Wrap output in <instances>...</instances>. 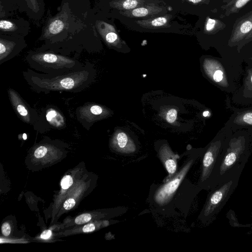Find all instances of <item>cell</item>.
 I'll return each mask as SVG.
<instances>
[{
  "label": "cell",
  "mask_w": 252,
  "mask_h": 252,
  "mask_svg": "<svg viewBox=\"0 0 252 252\" xmlns=\"http://www.w3.org/2000/svg\"><path fill=\"white\" fill-rule=\"evenodd\" d=\"M94 14L90 0H62L54 15L48 10L38 38L43 44L36 49L67 56L97 51L100 39Z\"/></svg>",
  "instance_id": "obj_1"
},
{
  "label": "cell",
  "mask_w": 252,
  "mask_h": 252,
  "mask_svg": "<svg viewBox=\"0 0 252 252\" xmlns=\"http://www.w3.org/2000/svg\"><path fill=\"white\" fill-rule=\"evenodd\" d=\"M252 152V128L233 131L214 166L209 189L231 177L241 176Z\"/></svg>",
  "instance_id": "obj_2"
},
{
  "label": "cell",
  "mask_w": 252,
  "mask_h": 252,
  "mask_svg": "<svg viewBox=\"0 0 252 252\" xmlns=\"http://www.w3.org/2000/svg\"><path fill=\"white\" fill-rule=\"evenodd\" d=\"M28 85L38 93L65 91L78 93L87 89L94 81L95 69L87 62L82 67L61 74H46L28 68L23 72Z\"/></svg>",
  "instance_id": "obj_3"
},
{
  "label": "cell",
  "mask_w": 252,
  "mask_h": 252,
  "mask_svg": "<svg viewBox=\"0 0 252 252\" xmlns=\"http://www.w3.org/2000/svg\"><path fill=\"white\" fill-rule=\"evenodd\" d=\"M202 66L207 78L221 91L233 94L238 88L242 67L232 66L222 58L217 57L205 58Z\"/></svg>",
  "instance_id": "obj_4"
},
{
  "label": "cell",
  "mask_w": 252,
  "mask_h": 252,
  "mask_svg": "<svg viewBox=\"0 0 252 252\" xmlns=\"http://www.w3.org/2000/svg\"><path fill=\"white\" fill-rule=\"evenodd\" d=\"M26 59L32 69L46 74H61L84 65L75 58L50 51L37 49L28 52Z\"/></svg>",
  "instance_id": "obj_5"
},
{
  "label": "cell",
  "mask_w": 252,
  "mask_h": 252,
  "mask_svg": "<svg viewBox=\"0 0 252 252\" xmlns=\"http://www.w3.org/2000/svg\"><path fill=\"white\" fill-rule=\"evenodd\" d=\"M233 132L229 126L224 125L206 147L202 158L201 175L198 183L201 189H209L214 166Z\"/></svg>",
  "instance_id": "obj_6"
},
{
  "label": "cell",
  "mask_w": 252,
  "mask_h": 252,
  "mask_svg": "<svg viewBox=\"0 0 252 252\" xmlns=\"http://www.w3.org/2000/svg\"><path fill=\"white\" fill-rule=\"evenodd\" d=\"M240 176L231 177L211 189L199 218L203 223L213 220L236 189Z\"/></svg>",
  "instance_id": "obj_7"
},
{
  "label": "cell",
  "mask_w": 252,
  "mask_h": 252,
  "mask_svg": "<svg viewBox=\"0 0 252 252\" xmlns=\"http://www.w3.org/2000/svg\"><path fill=\"white\" fill-rule=\"evenodd\" d=\"M24 13L39 26L45 12L44 0H0V18H7L14 12Z\"/></svg>",
  "instance_id": "obj_8"
},
{
  "label": "cell",
  "mask_w": 252,
  "mask_h": 252,
  "mask_svg": "<svg viewBox=\"0 0 252 252\" xmlns=\"http://www.w3.org/2000/svg\"><path fill=\"white\" fill-rule=\"evenodd\" d=\"M194 160L190 159L188 160L172 177L157 189L153 194V200L156 204L163 205L169 202L187 174Z\"/></svg>",
  "instance_id": "obj_9"
},
{
  "label": "cell",
  "mask_w": 252,
  "mask_h": 252,
  "mask_svg": "<svg viewBox=\"0 0 252 252\" xmlns=\"http://www.w3.org/2000/svg\"><path fill=\"white\" fill-rule=\"evenodd\" d=\"M27 46L24 36L0 33V64L17 56Z\"/></svg>",
  "instance_id": "obj_10"
},
{
  "label": "cell",
  "mask_w": 252,
  "mask_h": 252,
  "mask_svg": "<svg viewBox=\"0 0 252 252\" xmlns=\"http://www.w3.org/2000/svg\"><path fill=\"white\" fill-rule=\"evenodd\" d=\"M7 92L11 106L17 116L27 124H35L39 118L36 110L31 107L13 89L9 88Z\"/></svg>",
  "instance_id": "obj_11"
},
{
  "label": "cell",
  "mask_w": 252,
  "mask_h": 252,
  "mask_svg": "<svg viewBox=\"0 0 252 252\" xmlns=\"http://www.w3.org/2000/svg\"><path fill=\"white\" fill-rule=\"evenodd\" d=\"M106 114V110L102 106L90 102L84 104L76 110L78 121L87 130H89L95 122L105 117Z\"/></svg>",
  "instance_id": "obj_12"
},
{
  "label": "cell",
  "mask_w": 252,
  "mask_h": 252,
  "mask_svg": "<svg viewBox=\"0 0 252 252\" xmlns=\"http://www.w3.org/2000/svg\"><path fill=\"white\" fill-rule=\"evenodd\" d=\"M241 85L232 94L233 103L241 105H252V64H246Z\"/></svg>",
  "instance_id": "obj_13"
},
{
  "label": "cell",
  "mask_w": 252,
  "mask_h": 252,
  "mask_svg": "<svg viewBox=\"0 0 252 252\" xmlns=\"http://www.w3.org/2000/svg\"><path fill=\"white\" fill-rule=\"evenodd\" d=\"M252 31V12L250 13L248 16L243 17L238 21L234 27L227 43V46L229 48H232L236 47V52L240 55V52L243 48V42Z\"/></svg>",
  "instance_id": "obj_14"
},
{
  "label": "cell",
  "mask_w": 252,
  "mask_h": 252,
  "mask_svg": "<svg viewBox=\"0 0 252 252\" xmlns=\"http://www.w3.org/2000/svg\"><path fill=\"white\" fill-rule=\"evenodd\" d=\"M229 107L232 110L233 113L225 125L233 131L252 128V105L243 108Z\"/></svg>",
  "instance_id": "obj_15"
},
{
  "label": "cell",
  "mask_w": 252,
  "mask_h": 252,
  "mask_svg": "<svg viewBox=\"0 0 252 252\" xmlns=\"http://www.w3.org/2000/svg\"><path fill=\"white\" fill-rule=\"evenodd\" d=\"M31 31L30 22L23 18H2L0 20V33L26 37Z\"/></svg>",
  "instance_id": "obj_16"
},
{
  "label": "cell",
  "mask_w": 252,
  "mask_h": 252,
  "mask_svg": "<svg viewBox=\"0 0 252 252\" xmlns=\"http://www.w3.org/2000/svg\"><path fill=\"white\" fill-rule=\"evenodd\" d=\"M159 158L168 173L166 181L172 177L176 173L177 158L176 155L167 149L160 150Z\"/></svg>",
  "instance_id": "obj_17"
},
{
  "label": "cell",
  "mask_w": 252,
  "mask_h": 252,
  "mask_svg": "<svg viewBox=\"0 0 252 252\" xmlns=\"http://www.w3.org/2000/svg\"><path fill=\"white\" fill-rule=\"evenodd\" d=\"M46 117L48 122L54 127L63 128L65 124L63 116L55 110L48 112Z\"/></svg>",
  "instance_id": "obj_18"
},
{
  "label": "cell",
  "mask_w": 252,
  "mask_h": 252,
  "mask_svg": "<svg viewBox=\"0 0 252 252\" xmlns=\"http://www.w3.org/2000/svg\"><path fill=\"white\" fill-rule=\"evenodd\" d=\"M250 0H232L227 5L228 10L226 12L234 13L237 11L244 6Z\"/></svg>",
  "instance_id": "obj_19"
},
{
  "label": "cell",
  "mask_w": 252,
  "mask_h": 252,
  "mask_svg": "<svg viewBox=\"0 0 252 252\" xmlns=\"http://www.w3.org/2000/svg\"><path fill=\"white\" fill-rule=\"evenodd\" d=\"M116 142L119 148L124 151L128 144L127 135L123 132H119L116 137Z\"/></svg>",
  "instance_id": "obj_20"
},
{
  "label": "cell",
  "mask_w": 252,
  "mask_h": 252,
  "mask_svg": "<svg viewBox=\"0 0 252 252\" xmlns=\"http://www.w3.org/2000/svg\"><path fill=\"white\" fill-rule=\"evenodd\" d=\"M220 23L221 22L218 20L209 18L206 24V31L208 32H212L217 30V28L220 29Z\"/></svg>",
  "instance_id": "obj_21"
},
{
  "label": "cell",
  "mask_w": 252,
  "mask_h": 252,
  "mask_svg": "<svg viewBox=\"0 0 252 252\" xmlns=\"http://www.w3.org/2000/svg\"><path fill=\"white\" fill-rule=\"evenodd\" d=\"M91 219L90 214L84 213L77 216L75 219V222L77 224H82L89 221Z\"/></svg>",
  "instance_id": "obj_22"
},
{
  "label": "cell",
  "mask_w": 252,
  "mask_h": 252,
  "mask_svg": "<svg viewBox=\"0 0 252 252\" xmlns=\"http://www.w3.org/2000/svg\"><path fill=\"white\" fill-rule=\"evenodd\" d=\"M73 184V180L71 176L65 175L62 179L61 182V186L63 189H67Z\"/></svg>",
  "instance_id": "obj_23"
},
{
  "label": "cell",
  "mask_w": 252,
  "mask_h": 252,
  "mask_svg": "<svg viewBox=\"0 0 252 252\" xmlns=\"http://www.w3.org/2000/svg\"><path fill=\"white\" fill-rule=\"evenodd\" d=\"M47 151L48 149L45 146H40L35 149L34 155L37 158H41L46 155Z\"/></svg>",
  "instance_id": "obj_24"
},
{
  "label": "cell",
  "mask_w": 252,
  "mask_h": 252,
  "mask_svg": "<svg viewBox=\"0 0 252 252\" xmlns=\"http://www.w3.org/2000/svg\"><path fill=\"white\" fill-rule=\"evenodd\" d=\"M148 14V10L144 7H139L134 9L132 11L133 16L136 17H144L147 15Z\"/></svg>",
  "instance_id": "obj_25"
},
{
  "label": "cell",
  "mask_w": 252,
  "mask_h": 252,
  "mask_svg": "<svg viewBox=\"0 0 252 252\" xmlns=\"http://www.w3.org/2000/svg\"><path fill=\"white\" fill-rule=\"evenodd\" d=\"M177 112L176 109H171L166 114V120L169 123H173L176 119Z\"/></svg>",
  "instance_id": "obj_26"
},
{
  "label": "cell",
  "mask_w": 252,
  "mask_h": 252,
  "mask_svg": "<svg viewBox=\"0 0 252 252\" xmlns=\"http://www.w3.org/2000/svg\"><path fill=\"white\" fill-rule=\"evenodd\" d=\"M138 5L136 0H126L123 4L124 8L126 9H131L135 8Z\"/></svg>",
  "instance_id": "obj_27"
},
{
  "label": "cell",
  "mask_w": 252,
  "mask_h": 252,
  "mask_svg": "<svg viewBox=\"0 0 252 252\" xmlns=\"http://www.w3.org/2000/svg\"><path fill=\"white\" fill-rule=\"evenodd\" d=\"M167 22V19L165 17H158L154 19L151 24L155 27H159L165 25Z\"/></svg>",
  "instance_id": "obj_28"
},
{
  "label": "cell",
  "mask_w": 252,
  "mask_h": 252,
  "mask_svg": "<svg viewBox=\"0 0 252 252\" xmlns=\"http://www.w3.org/2000/svg\"><path fill=\"white\" fill-rule=\"evenodd\" d=\"M75 204V201L72 198L67 199L63 203V208L65 210H70L72 209Z\"/></svg>",
  "instance_id": "obj_29"
},
{
  "label": "cell",
  "mask_w": 252,
  "mask_h": 252,
  "mask_svg": "<svg viewBox=\"0 0 252 252\" xmlns=\"http://www.w3.org/2000/svg\"><path fill=\"white\" fill-rule=\"evenodd\" d=\"M11 231V227L9 224L7 222H4L1 226V232L5 236L9 235Z\"/></svg>",
  "instance_id": "obj_30"
},
{
  "label": "cell",
  "mask_w": 252,
  "mask_h": 252,
  "mask_svg": "<svg viewBox=\"0 0 252 252\" xmlns=\"http://www.w3.org/2000/svg\"><path fill=\"white\" fill-rule=\"evenodd\" d=\"M95 229V226L94 223H89L84 225L82 228V231L85 233L91 232Z\"/></svg>",
  "instance_id": "obj_31"
},
{
  "label": "cell",
  "mask_w": 252,
  "mask_h": 252,
  "mask_svg": "<svg viewBox=\"0 0 252 252\" xmlns=\"http://www.w3.org/2000/svg\"><path fill=\"white\" fill-rule=\"evenodd\" d=\"M52 232L50 230H45L43 231L40 234V238L43 239H47L52 235Z\"/></svg>",
  "instance_id": "obj_32"
},
{
  "label": "cell",
  "mask_w": 252,
  "mask_h": 252,
  "mask_svg": "<svg viewBox=\"0 0 252 252\" xmlns=\"http://www.w3.org/2000/svg\"><path fill=\"white\" fill-rule=\"evenodd\" d=\"M243 61L246 63V64H252V50L250 51L249 54L243 57Z\"/></svg>",
  "instance_id": "obj_33"
},
{
  "label": "cell",
  "mask_w": 252,
  "mask_h": 252,
  "mask_svg": "<svg viewBox=\"0 0 252 252\" xmlns=\"http://www.w3.org/2000/svg\"><path fill=\"white\" fill-rule=\"evenodd\" d=\"M252 40V31L249 33L248 36L245 38L243 43V48L249 42H250ZM242 48V49H243Z\"/></svg>",
  "instance_id": "obj_34"
},
{
  "label": "cell",
  "mask_w": 252,
  "mask_h": 252,
  "mask_svg": "<svg viewBox=\"0 0 252 252\" xmlns=\"http://www.w3.org/2000/svg\"><path fill=\"white\" fill-rule=\"evenodd\" d=\"M189 1H191L194 3H196L200 2L202 0H188Z\"/></svg>",
  "instance_id": "obj_35"
},
{
  "label": "cell",
  "mask_w": 252,
  "mask_h": 252,
  "mask_svg": "<svg viewBox=\"0 0 252 252\" xmlns=\"http://www.w3.org/2000/svg\"><path fill=\"white\" fill-rule=\"evenodd\" d=\"M230 0L231 1V0H224V2H227V1H230Z\"/></svg>",
  "instance_id": "obj_36"
}]
</instances>
